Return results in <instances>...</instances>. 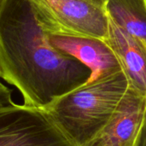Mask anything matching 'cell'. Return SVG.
<instances>
[{
  "mask_svg": "<svg viewBox=\"0 0 146 146\" xmlns=\"http://www.w3.org/2000/svg\"><path fill=\"white\" fill-rule=\"evenodd\" d=\"M134 146H146V110L143 123H142L141 128L139 130V133Z\"/></svg>",
  "mask_w": 146,
  "mask_h": 146,
  "instance_id": "30bf717a",
  "label": "cell"
},
{
  "mask_svg": "<svg viewBox=\"0 0 146 146\" xmlns=\"http://www.w3.org/2000/svg\"><path fill=\"white\" fill-rule=\"evenodd\" d=\"M109 21L106 42L114 51L129 86L146 96V44Z\"/></svg>",
  "mask_w": 146,
  "mask_h": 146,
  "instance_id": "52a82bcc",
  "label": "cell"
},
{
  "mask_svg": "<svg viewBox=\"0 0 146 146\" xmlns=\"http://www.w3.org/2000/svg\"><path fill=\"white\" fill-rule=\"evenodd\" d=\"M128 87L121 68L88 80L43 110L75 145L84 146L108 122Z\"/></svg>",
  "mask_w": 146,
  "mask_h": 146,
  "instance_id": "7a4b0ae2",
  "label": "cell"
},
{
  "mask_svg": "<svg viewBox=\"0 0 146 146\" xmlns=\"http://www.w3.org/2000/svg\"><path fill=\"white\" fill-rule=\"evenodd\" d=\"M104 8L109 19L146 44V0H104Z\"/></svg>",
  "mask_w": 146,
  "mask_h": 146,
  "instance_id": "ba28073f",
  "label": "cell"
},
{
  "mask_svg": "<svg viewBox=\"0 0 146 146\" xmlns=\"http://www.w3.org/2000/svg\"><path fill=\"white\" fill-rule=\"evenodd\" d=\"M48 39L55 49L77 58L91 69L92 74L88 80L121 68L114 51L105 40L57 33H48Z\"/></svg>",
  "mask_w": 146,
  "mask_h": 146,
  "instance_id": "8992f818",
  "label": "cell"
},
{
  "mask_svg": "<svg viewBox=\"0 0 146 146\" xmlns=\"http://www.w3.org/2000/svg\"><path fill=\"white\" fill-rule=\"evenodd\" d=\"M91 74L50 44L29 0H0V78L18 89L24 105L44 110Z\"/></svg>",
  "mask_w": 146,
  "mask_h": 146,
  "instance_id": "6da1fadb",
  "label": "cell"
},
{
  "mask_svg": "<svg viewBox=\"0 0 146 146\" xmlns=\"http://www.w3.org/2000/svg\"><path fill=\"white\" fill-rule=\"evenodd\" d=\"M146 110V96L128 87L115 112L84 146H134Z\"/></svg>",
  "mask_w": 146,
  "mask_h": 146,
  "instance_id": "5b68a950",
  "label": "cell"
},
{
  "mask_svg": "<svg viewBox=\"0 0 146 146\" xmlns=\"http://www.w3.org/2000/svg\"><path fill=\"white\" fill-rule=\"evenodd\" d=\"M0 146H76L43 110L0 107Z\"/></svg>",
  "mask_w": 146,
  "mask_h": 146,
  "instance_id": "277c9868",
  "label": "cell"
},
{
  "mask_svg": "<svg viewBox=\"0 0 146 146\" xmlns=\"http://www.w3.org/2000/svg\"><path fill=\"white\" fill-rule=\"evenodd\" d=\"M0 84H2V83H1V82H0Z\"/></svg>",
  "mask_w": 146,
  "mask_h": 146,
  "instance_id": "8fae6325",
  "label": "cell"
},
{
  "mask_svg": "<svg viewBox=\"0 0 146 146\" xmlns=\"http://www.w3.org/2000/svg\"><path fill=\"white\" fill-rule=\"evenodd\" d=\"M47 33L107 40L109 17L104 0H29Z\"/></svg>",
  "mask_w": 146,
  "mask_h": 146,
  "instance_id": "3957f363",
  "label": "cell"
},
{
  "mask_svg": "<svg viewBox=\"0 0 146 146\" xmlns=\"http://www.w3.org/2000/svg\"><path fill=\"white\" fill-rule=\"evenodd\" d=\"M15 104L12 100L11 91L3 84H0V107Z\"/></svg>",
  "mask_w": 146,
  "mask_h": 146,
  "instance_id": "9c48e42d",
  "label": "cell"
}]
</instances>
